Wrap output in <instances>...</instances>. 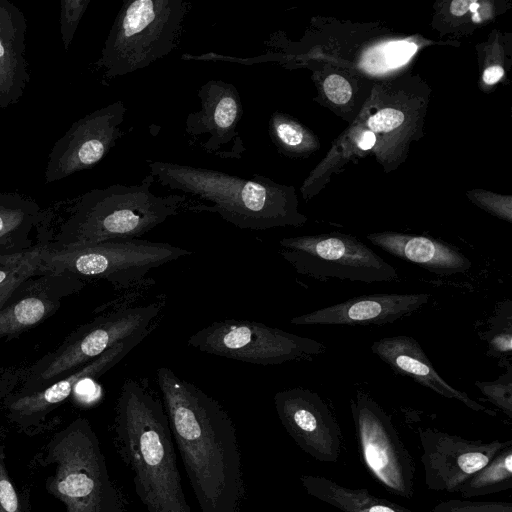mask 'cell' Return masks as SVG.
Returning <instances> with one entry per match:
<instances>
[{"instance_id":"cell-1","label":"cell","mask_w":512,"mask_h":512,"mask_svg":"<svg viewBox=\"0 0 512 512\" xmlns=\"http://www.w3.org/2000/svg\"><path fill=\"white\" fill-rule=\"evenodd\" d=\"M171 433L201 512H238L246 496L236 426L213 397L159 367Z\"/></svg>"},{"instance_id":"cell-2","label":"cell","mask_w":512,"mask_h":512,"mask_svg":"<svg viewBox=\"0 0 512 512\" xmlns=\"http://www.w3.org/2000/svg\"><path fill=\"white\" fill-rule=\"evenodd\" d=\"M113 444L147 512H191L162 401L143 378H127L112 423Z\"/></svg>"},{"instance_id":"cell-3","label":"cell","mask_w":512,"mask_h":512,"mask_svg":"<svg viewBox=\"0 0 512 512\" xmlns=\"http://www.w3.org/2000/svg\"><path fill=\"white\" fill-rule=\"evenodd\" d=\"M147 163L154 181L196 200L187 199L184 211L217 213L237 228L256 231L301 226L306 220L297 211L291 188L263 175L244 178L171 162Z\"/></svg>"},{"instance_id":"cell-4","label":"cell","mask_w":512,"mask_h":512,"mask_svg":"<svg viewBox=\"0 0 512 512\" xmlns=\"http://www.w3.org/2000/svg\"><path fill=\"white\" fill-rule=\"evenodd\" d=\"M154 182L148 174L137 185L113 184L84 193L48 246L64 249L136 239L184 211L186 195L158 196L151 191Z\"/></svg>"},{"instance_id":"cell-5","label":"cell","mask_w":512,"mask_h":512,"mask_svg":"<svg viewBox=\"0 0 512 512\" xmlns=\"http://www.w3.org/2000/svg\"><path fill=\"white\" fill-rule=\"evenodd\" d=\"M33 462L51 468L46 491L66 512H130L121 488L112 479L99 438L85 418L56 432Z\"/></svg>"},{"instance_id":"cell-6","label":"cell","mask_w":512,"mask_h":512,"mask_svg":"<svg viewBox=\"0 0 512 512\" xmlns=\"http://www.w3.org/2000/svg\"><path fill=\"white\" fill-rule=\"evenodd\" d=\"M189 10L185 0L124 1L97 66L106 78L113 79L168 56L179 44Z\"/></svg>"},{"instance_id":"cell-7","label":"cell","mask_w":512,"mask_h":512,"mask_svg":"<svg viewBox=\"0 0 512 512\" xmlns=\"http://www.w3.org/2000/svg\"><path fill=\"white\" fill-rule=\"evenodd\" d=\"M191 251L164 242L126 239L111 240L64 249H52L45 242L40 255V273H55L85 280H105L118 289H140L153 269Z\"/></svg>"},{"instance_id":"cell-8","label":"cell","mask_w":512,"mask_h":512,"mask_svg":"<svg viewBox=\"0 0 512 512\" xmlns=\"http://www.w3.org/2000/svg\"><path fill=\"white\" fill-rule=\"evenodd\" d=\"M132 297L79 327L58 348L32 365L19 393L39 391L96 359L117 343L143 332H152L164 310L165 296L137 305H133Z\"/></svg>"},{"instance_id":"cell-9","label":"cell","mask_w":512,"mask_h":512,"mask_svg":"<svg viewBox=\"0 0 512 512\" xmlns=\"http://www.w3.org/2000/svg\"><path fill=\"white\" fill-rule=\"evenodd\" d=\"M279 255L298 274L320 281H393L396 269L355 237L341 233L282 238Z\"/></svg>"},{"instance_id":"cell-10","label":"cell","mask_w":512,"mask_h":512,"mask_svg":"<svg viewBox=\"0 0 512 512\" xmlns=\"http://www.w3.org/2000/svg\"><path fill=\"white\" fill-rule=\"evenodd\" d=\"M188 344L201 352L263 366L306 360L326 351L314 339L236 319L210 323L190 335Z\"/></svg>"},{"instance_id":"cell-11","label":"cell","mask_w":512,"mask_h":512,"mask_svg":"<svg viewBox=\"0 0 512 512\" xmlns=\"http://www.w3.org/2000/svg\"><path fill=\"white\" fill-rule=\"evenodd\" d=\"M358 451L371 477L392 495L411 499L415 466L391 416L368 394L350 402Z\"/></svg>"},{"instance_id":"cell-12","label":"cell","mask_w":512,"mask_h":512,"mask_svg":"<svg viewBox=\"0 0 512 512\" xmlns=\"http://www.w3.org/2000/svg\"><path fill=\"white\" fill-rule=\"evenodd\" d=\"M127 108L118 100L74 122L53 145L45 168L47 184L98 164L124 135Z\"/></svg>"},{"instance_id":"cell-13","label":"cell","mask_w":512,"mask_h":512,"mask_svg":"<svg viewBox=\"0 0 512 512\" xmlns=\"http://www.w3.org/2000/svg\"><path fill=\"white\" fill-rule=\"evenodd\" d=\"M428 489L457 493L461 485L512 440H469L434 428L418 430Z\"/></svg>"},{"instance_id":"cell-14","label":"cell","mask_w":512,"mask_h":512,"mask_svg":"<svg viewBox=\"0 0 512 512\" xmlns=\"http://www.w3.org/2000/svg\"><path fill=\"white\" fill-rule=\"evenodd\" d=\"M278 418L301 450L323 463H336L342 449L339 424L315 392L294 387L274 395Z\"/></svg>"},{"instance_id":"cell-15","label":"cell","mask_w":512,"mask_h":512,"mask_svg":"<svg viewBox=\"0 0 512 512\" xmlns=\"http://www.w3.org/2000/svg\"><path fill=\"white\" fill-rule=\"evenodd\" d=\"M200 110L188 114L186 133L199 140L206 153L223 159H241L246 151L238 131L244 110L237 88L223 80H208L198 90Z\"/></svg>"},{"instance_id":"cell-16","label":"cell","mask_w":512,"mask_h":512,"mask_svg":"<svg viewBox=\"0 0 512 512\" xmlns=\"http://www.w3.org/2000/svg\"><path fill=\"white\" fill-rule=\"evenodd\" d=\"M150 333L143 332L117 343L96 359L39 391L9 397L6 403L9 420L23 433L34 435L35 429L40 427L45 417L66 400L81 381L98 378L106 373Z\"/></svg>"},{"instance_id":"cell-17","label":"cell","mask_w":512,"mask_h":512,"mask_svg":"<svg viewBox=\"0 0 512 512\" xmlns=\"http://www.w3.org/2000/svg\"><path fill=\"white\" fill-rule=\"evenodd\" d=\"M85 281L64 274L39 273L23 281L0 310V338L16 335L54 314L63 299Z\"/></svg>"},{"instance_id":"cell-18","label":"cell","mask_w":512,"mask_h":512,"mask_svg":"<svg viewBox=\"0 0 512 512\" xmlns=\"http://www.w3.org/2000/svg\"><path fill=\"white\" fill-rule=\"evenodd\" d=\"M427 293H377L354 297L291 319L294 325H385L426 304Z\"/></svg>"},{"instance_id":"cell-19","label":"cell","mask_w":512,"mask_h":512,"mask_svg":"<svg viewBox=\"0 0 512 512\" xmlns=\"http://www.w3.org/2000/svg\"><path fill=\"white\" fill-rule=\"evenodd\" d=\"M371 351L394 372L410 377L437 394L460 401L475 412L496 416V412L471 399L465 392L449 385L435 370L417 340L399 335L374 341Z\"/></svg>"},{"instance_id":"cell-20","label":"cell","mask_w":512,"mask_h":512,"mask_svg":"<svg viewBox=\"0 0 512 512\" xmlns=\"http://www.w3.org/2000/svg\"><path fill=\"white\" fill-rule=\"evenodd\" d=\"M27 20L9 0H0V108L16 105L30 81L26 58Z\"/></svg>"},{"instance_id":"cell-21","label":"cell","mask_w":512,"mask_h":512,"mask_svg":"<svg viewBox=\"0 0 512 512\" xmlns=\"http://www.w3.org/2000/svg\"><path fill=\"white\" fill-rule=\"evenodd\" d=\"M367 238L385 252L440 276L464 273L472 266L457 248L430 237L382 232Z\"/></svg>"},{"instance_id":"cell-22","label":"cell","mask_w":512,"mask_h":512,"mask_svg":"<svg viewBox=\"0 0 512 512\" xmlns=\"http://www.w3.org/2000/svg\"><path fill=\"white\" fill-rule=\"evenodd\" d=\"M299 480L310 496L342 512H415L380 498L366 488L346 487L324 476L303 474Z\"/></svg>"},{"instance_id":"cell-23","label":"cell","mask_w":512,"mask_h":512,"mask_svg":"<svg viewBox=\"0 0 512 512\" xmlns=\"http://www.w3.org/2000/svg\"><path fill=\"white\" fill-rule=\"evenodd\" d=\"M43 220L39 205L17 193L0 204V254H15L31 249V233Z\"/></svg>"},{"instance_id":"cell-24","label":"cell","mask_w":512,"mask_h":512,"mask_svg":"<svg viewBox=\"0 0 512 512\" xmlns=\"http://www.w3.org/2000/svg\"><path fill=\"white\" fill-rule=\"evenodd\" d=\"M512 488V442L459 488L463 498L484 496Z\"/></svg>"},{"instance_id":"cell-25","label":"cell","mask_w":512,"mask_h":512,"mask_svg":"<svg viewBox=\"0 0 512 512\" xmlns=\"http://www.w3.org/2000/svg\"><path fill=\"white\" fill-rule=\"evenodd\" d=\"M269 135L279 150L297 153L309 147L307 131L289 116L274 112L269 120Z\"/></svg>"},{"instance_id":"cell-26","label":"cell","mask_w":512,"mask_h":512,"mask_svg":"<svg viewBox=\"0 0 512 512\" xmlns=\"http://www.w3.org/2000/svg\"><path fill=\"white\" fill-rule=\"evenodd\" d=\"M44 244L45 242H39L20 253L0 254V286L39 274L40 255Z\"/></svg>"},{"instance_id":"cell-27","label":"cell","mask_w":512,"mask_h":512,"mask_svg":"<svg viewBox=\"0 0 512 512\" xmlns=\"http://www.w3.org/2000/svg\"><path fill=\"white\" fill-rule=\"evenodd\" d=\"M512 303L506 300L492 318L485 332L484 340L488 344L487 355L491 357L511 356L512 352Z\"/></svg>"},{"instance_id":"cell-28","label":"cell","mask_w":512,"mask_h":512,"mask_svg":"<svg viewBox=\"0 0 512 512\" xmlns=\"http://www.w3.org/2000/svg\"><path fill=\"white\" fill-rule=\"evenodd\" d=\"M30 490L18 488L8 471L0 440V512H31Z\"/></svg>"},{"instance_id":"cell-29","label":"cell","mask_w":512,"mask_h":512,"mask_svg":"<svg viewBox=\"0 0 512 512\" xmlns=\"http://www.w3.org/2000/svg\"><path fill=\"white\" fill-rule=\"evenodd\" d=\"M475 385L487 399L512 418V369L494 381H476Z\"/></svg>"},{"instance_id":"cell-30","label":"cell","mask_w":512,"mask_h":512,"mask_svg":"<svg viewBox=\"0 0 512 512\" xmlns=\"http://www.w3.org/2000/svg\"><path fill=\"white\" fill-rule=\"evenodd\" d=\"M91 0H61L60 34L63 47L69 49L77 27Z\"/></svg>"},{"instance_id":"cell-31","label":"cell","mask_w":512,"mask_h":512,"mask_svg":"<svg viewBox=\"0 0 512 512\" xmlns=\"http://www.w3.org/2000/svg\"><path fill=\"white\" fill-rule=\"evenodd\" d=\"M430 512H512V503L449 499L436 504Z\"/></svg>"},{"instance_id":"cell-32","label":"cell","mask_w":512,"mask_h":512,"mask_svg":"<svg viewBox=\"0 0 512 512\" xmlns=\"http://www.w3.org/2000/svg\"><path fill=\"white\" fill-rule=\"evenodd\" d=\"M323 90L328 99L334 104H346L352 96L349 82L337 74L329 75L323 83Z\"/></svg>"},{"instance_id":"cell-33","label":"cell","mask_w":512,"mask_h":512,"mask_svg":"<svg viewBox=\"0 0 512 512\" xmlns=\"http://www.w3.org/2000/svg\"><path fill=\"white\" fill-rule=\"evenodd\" d=\"M404 121V114L394 108H384L368 119L372 132H389L399 127Z\"/></svg>"},{"instance_id":"cell-34","label":"cell","mask_w":512,"mask_h":512,"mask_svg":"<svg viewBox=\"0 0 512 512\" xmlns=\"http://www.w3.org/2000/svg\"><path fill=\"white\" fill-rule=\"evenodd\" d=\"M417 46L408 41L390 42L384 47L385 63L389 68L405 64L416 52Z\"/></svg>"},{"instance_id":"cell-35","label":"cell","mask_w":512,"mask_h":512,"mask_svg":"<svg viewBox=\"0 0 512 512\" xmlns=\"http://www.w3.org/2000/svg\"><path fill=\"white\" fill-rule=\"evenodd\" d=\"M504 74V69L499 65L489 66L483 72V81L486 84L492 85L500 80Z\"/></svg>"},{"instance_id":"cell-36","label":"cell","mask_w":512,"mask_h":512,"mask_svg":"<svg viewBox=\"0 0 512 512\" xmlns=\"http://www.w3.org/2000/svg\"><path fill=\"white\" fill-rule=\"evenodd\" d=\"M476 3L472 0H454L450 4V12L454 16H462L466 14Z\"/></svg>"},{"instance_id":"cell-37","label":"cell","mask_w":512,"mask_h":512,"mask_svg":"<svg viewBox=\"0 0 512 512\" xmlns=\"http://www.w3.org/2000/svg\"><path fill=\"white\" fill-rule=\"evenodd\" d=\"M25 280L26 279L17 280V281L11 282L9 284H6L4 286H0V310L4 306V304L7 302L8 298L14 292V290Z\"/></svg>"},{"instance_id":"cell-38","label":"cell","mask_w":512,"mask_h":512,"mask_svg":"<svg viewBox=\"0 0 512 512\" xmlns=\"http://www.w3.org/2000/svg\"><path fill=\"white\" fill-rule=\"evenodd\" d=\"M376 142V136L371 130L364 131L358 140V147L362 150L371 149Z\"/></svg>"},{"instance_id":"cell-39","label":"cell","mask_w":512,"mask_h":512,"mask_svg":"<svg viewBox=\"0 0 512 512\" xmlns=\"http://www.w3.org/2000/svg\"><path fill=\"white\" fill-rule=\"evenodd\" d=\"M13 193H3L0 192V204L4 203L8 199L12 197Z\"/></svg>"}]
</instances>
